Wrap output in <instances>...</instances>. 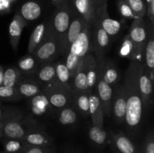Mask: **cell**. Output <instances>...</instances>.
<instances>
[{
	"label": "cell",
	"mask_w": 154,
	"mask_h": 153,
	"mask_svg": "<svg viewBox=\"0 0 154 153\" xmlns=\"http://www.w3.org/2000/svg\"><path fill=\"white\" fill-rule=\"evenodd\" d=\"M138 83L139 89L141 92V100L143 104L144 112H147L149 106H152L153 101V83L150 80L147 72L144 68V62L141 64L140 68L139 75H138Z\"/></svg>",
	"instance_id": "12"
},
{
	"label": "cell",
	"mask_w": 154,
	"mask_h": 153,
	"mask_svg": "<svg viewBox=\"0 0 154 153\" xmlns=\"http://www.w3.org/2000/svg\"><path fill=\"white\" fill-rule=\"evenodd\" d=\"M144 51L137 47L128 34L124 38L119 50L120 56L129 58L131 62L136 61L144 62Z\"/></svg>",
	"instance_id": "20"
},
{
	"label": "cell",
	"mask_w": 154,
	"mask_h": 153,
	"mask_svg": "<svg viewBox=\"0 0 154 153\" xmlns=\"http://www.w3.org/2000/svg\"><path fill=\"white\" fill-rule=\"evenodd\" d=\"M8 1L9 2H11V3H12V2H14L15 1H16V0H8Z\"/></svg>",
	"instance_id": "49"
},
{
	"label": "cell",
	"mask_w": 154,
	"mask_h": 153,
	"mask_svg": "<svg viewBox=\"0 0 154 153\" xmlns=\"http://www.w3.org/2000/svg\"><path fill=\"white\" fill-rule=\"evenodd\" d=\"M42 92L47 97L51 107L54 109H62L69 105L72 100V94L66 91L56 79L49 83L45 84Z\"/></svg>",
	"instance_id": "5"
},
{
	"label": "cell",
	"mask_w": 154,
	"mask_h": 153,
	"mask_svg": "<svg viewBox=\"0 0 154 153\" xmlns=\"http://www.w3.org/2000/svg\"><path fill=\"white\" fill-rule=\"evenodd\" d=\"M2 136V128H0V137H1Z\"/></svg>",
	"instance_id": "47"
},
{
	"label": "cell",
	"mask_w": 154,
	"mask_h": 153,
	"mask_svg": "<svg viewBox=\"0 0 154 153\" xmlns=\"http://www.w3.org/2000/svg\"><path fill=\"white\" fill-rule=\"evenodd\" d=\"M146 15L148 17L150 23H154V0H151L150 2L147 4V11Z\"/></svg>",
	"instance_id": "41"
},
{
	"label": "cell",
	"mask_w": 154,
	"mask_h": 153,
	"mask_svg": "<svg viewBox=\"0 0 154 153\" xmlns=\"http://www.w3.org/2000/svg\"><path fill=\"white\" fill-rule=\"evenodd\" d=\"M83 62L85 66L88 92L91 93L92 92L96 91V83L100 76V72L102 67L100 66L94 53L91 51L84 58Z\"/></svg>",
	"instance_id": "10"
},
{
	"label": "cell",
	"mask_w": 154,
	"mask_h": 153,
	"mask_svg": "<svg viewBox=\"0 0 154 153\" xmlns=\"http://www.w3.org/2000/svg\"><path fill=\"white\" fill-rule=\"evenodd\" d=\"M1 116H2V110L1 109H0V118H1Z\"/></svg>",
	"instance_id": "50"
},
{
	"label": "cell",
	"mask_w": 154,
	"mask_h": 153,
	"mask_svg": "<svg viewBox=\"0 0 154 153\" xmlns=\"http://www.w3.org/2000/svg\"><path fill=\"white\" fill-rule=\"evenodd\" d=\"M96 92L100 100L104 116H110L111 115V104L114 95V88L99 76L96 83Z\"/></svg>",
	"instance_id": "16"
},
{
	"label": "cell",
	"mask_w": 154,
	"mask_h": 153,
	"mask_svg": "<svg viewBox=\"0 0 154 153\" xmlns=\"http://www.w3.org/2000/svg\"><path fill=\"white\" fill-rule=\"evenodd\" d=\"M74 14L75 10L73 7L69 4V2H64L56 7L51 24L60 43L69 28Z\"/></svg>",
	"instance_id": "4"
},
{
	"label": "cell",
	"mask_w": 154,
	"mask_h": 153,
	"mask_svg": "<svg viewBox=\"0 0 154 153\" xmlns=\"http://www.w3.org/2000/svg\"><path fill=\"white\" fill-rule=\"evenodd\" d=\"M11 3L8 0H0V12H8L11 8Z\"/></svg>",
	"instance_id": "42"
},
{
	"label": "cell",
	"mask_w": 154,
	"mask_h": 153,
	"mask_svg": "<svg viewBox=\"0 0 154 153\" xmlns=\"http://www.w3.org/2000/svg\"><path fill=\"white\" fill-rule=\"evenodd\" d=\"M0 98L10 101H19L23 98L16 87H8L5 86H0Z\"/></svg>",
	"instance_id": "37"
},
{
	"label": "cell",
	"mask_w": 154,
	"mask_h": 153,
	"mask_svg": "<svg viewBox=\"0 0 154 153\" xmlns=\"http://www.w3.org/2000/svg\"><path fill=\"white\" fill-rule=\"evenodd\" d=\"M20 118V113L14 112L13 116L5 122L2 128V135L5 139L23 140L26 132L29 130L26 128Z\"/></svg>",
	"instance_id": "9"
},
{
	"label": "cell",
	"mask_w": 154,
	"mask_h": 153,
	"mask_svg": "<svg viewBox=\"0 0 154 153\" xmlns=\"http://www.w3.org/2000/svg\"><path fill=\"white\" fill-rule=\"evenodd\" d=\"M16 88L22 98H32L42 92L38 82L29 79L20 80Z\"/></svg>",
	"instance_id": "26"
},
{
	"label": "cell",
	"mask_w": 154,
	"mask_h": 153,
	"mask_svg": "<svg viewBox=\"0 0 154 153\" xmlns=\"http://www.w3.org/2000/svg\"><path fill=\"white\" fill-rule=\"evenodd\" d=\"M60 53V40L52 29L51 22H48L44 39L32 52L39 62H48Z\"/></svg>",
	"instance_id": "3"
},
{
	"label": "cell",
	"mask_w": 154,
	"mask_h": 153,
	"mask_svg": "<svg viewBox=\"0 0 154 153\" xmlns=\"http://www.w3.org/2000/svg\"><path fill=\"white\" fill-rule=\"evenodd\" d=\"M92 47L91 26L87 25L84 28L78 38L71 45L65 61L70 72L72 79L84 58L90 52Z\"/></svg>",
	"instance_id": "2"
},
{
	"label": "cell",
	"mask_w": 154,
	"mask_h": 153,
	"mask_svg": "<svg viewBox=\"0 0 154 153\" xmlns=\"http://www.w3.org/2000/svg\"><path fill=\"white\" fill-rule=\"evenodd\" d=\"M3 75H4V70H3L2 68L0 67V86H2Z\"/></svg>",
	"instance_id": "44"
},
{
	"label": "cell",
	"mask_w": 154,
	"mask_h": 153,
	"mask_svg": "<svg viewBox=\"0 0 154 153\" xmlns=\"http://www.w3.org/2000/svg\"><path fill=\"white\" fill-rule=\"evenodd\" d=\"M56 70V80L59 82L60 85L64 88L66 91L72 94V76L70 72L66 66L64 61H60L55 64Z\"/></svg>",
	"instance_id": "22"
},
{
	"label": "cell",
	"mask_w": 154,
	"mask_h": 153,
	"mask_svg": "<svg viewBox=\"0 0 154 153\" xmlns=\"http://www.w3.org/2000/svg\"><path fill=\"white\" fill-rule=\"evenodd\" d=\"M23 140L27 145L38 147H50L52 146L54 140L51 135L42 130L36 128H30L26 132Z\"/></svg>",
	"instance_id": "18"
},
{
	"label": "cell",
	"mask_w": 154,
	"mask_h": 153,
	"mask_svg": "<svg viewBox=\"0 0 154 153\" xmlns=\"http://www.w3.org/2000/svg\"><path fill=\"white\" fill-rule=\"evenodd\" d=\"M72 94L82 92H88L87 74H86L85 66L83 61L78 66L72 78Z\"/></svg>",
	"instance_id": "24"
},
{
	"label": "cell",
	"mask_w": 154,
	"mask_h": 153,
	"mask_svg": "<svg viewBox=\"0 0 154 153\" xmlns=\"http://www.w3.org/2000/svg\"><path fill=\"white\" fill-rule=\"evenodd\" d=\"M89 100H90V116H91L93 125L103 128V109L96 91L90 93Z\"/></svg>",
	"instance_id": "21"
},
{
	"label": "cell",
	"mask_w": 154,
	"mask_h": 153,
	"mask_svg": "<svg viewBox=\"0 0 154 153\" xmlns=\"http://www.w3.org/2000/svg\"><path fill=\"white\" fill-rule=\"evenodd\" d=\"M87 25L88 23L75 12L69 28L60 43V53L63 56L67 55L71 45L76 40L81 32Z\"/></svg>",
	"instance_id": "7"
},
{
	"label": "cell",
	"mask_w": 154,
	"mask_h": 153,
	"mask_svg": "<svg viewBox=\"0 0 154 153\" xmlns=\"http://www.w3.org/2000/svg\"><path fill=\"white\" fill-rule=\"evenodd\" d=\"M108 4L105 3L99 8L95 20L97 21L110 38L117 36L121 30L120 21L111 19L108 13Z\"/></svg>",
	"instance_id": "13"
},
{
	"label": "cell",
	"mask_w": 154,
	"mask_h": 153,
	"mask_svg": "<svg viewBox=\"0 0 154 153\" xmlns=\"http://www.w3.org/2000/svg\"><path fill=\"white\" fill-rule=\"evenodd\" d=\"M30 109L32 112L35 116H42L48 112L49 110L52 109L48 102V98L42 92L34 97L31 98Z\"/></svg>",
	"instance_id": "27"
},
{
	"label": "cell",
	"mask_w": 154,
	"mask_h": 153,
	"mask_svg": "<svg viewBox=\"0 0 154 153\" xmlns=\"http://www.w3.org/2000/svg\"><path fill=\"white\" fill-rule=\"evenodd\" d=\"M150 1H151V0H145V3H146V5H147V4H148L149 2H150Z\"/></svg>",
	"instance_id": "46"
},
{
	"label": "cell",
	"mask_w": 154,
	"mask_h": 153,
	"mask_svg": "<svg viewBox=\"0 0 154 153\" xmlns=\"http://www.w3.org/2000/svg\"><path fill=\"white\" fill-rule=\"evenodd\" d=\"M59 122L63 125L75 124L78 120V114L75 107L68 105L60 110L58 114Z\"/></svg>",
	"instance_id": "32"
},
{
	"label": "cell",
	"mask_w": 154,
	"mask_h": 153,
	"mask_svg": "<svg viewBox=\"0 0 154 153\" xmlns=\"http://www.w3.org/2000/svg\"><path fill=\"white\" fill-rule=\"evenodd\" d=\"M100 77L111 86L120 80V75L118 69L111 60L105 58L100 72Z\"/></svg>",
	"instance_id": "23"
},
{
	"label": "cell",
	"mask_w": 154,
	"mask_h": 153,
	"mask_svg": "<svg viewBox=\"0 0 154 153\" xmlns=\"http://www.w3.org/2000/svg\"><path fill=\"white\" fill-rule=\"evenodd\" d=\"M51 2H52V4L54 5H55L57 7V6L64 3V0H51Z\"/></svg>",
	"instance_id": "43"
},
{
	"label": "cell",
	"mask_w": 154,
	"mask_h": 153,
	"mask_svg": "<svg viewBox=\"0 0 154 153\" xmlns=\"http://www.w3.org/2000/svg\"><path fill=\"white\" fill-rule=\"evenodd\" d=\"M19 153H55V150L52 146L38 147L27 145Z\"/></svg>",
	"instance_id": "39"
},
{
	"label": "cell",
	"mask_w": 154,
	"mask_h": 153,
	"mask_svg": "<svg viewBox=\"0 0 154 153\" xmlns=\"http://www.w3.org/2000/svg\"><path fill=\"white\" fill-rule=\"evenodd\" d=\"M89 92L75 93L72 94V100L75 103V109L84 116L90 115V97Z\"/></svg>",
	"instance_id": "28"
},
{
	"label": "cell",
	"mask_w": 154,
	"mask_h": 153,
	"mask_svg": "<svg viewBox=\"0 0 154 153\" xmlns=\"http://www.w3.org/2000/svg\"><path fill=\"white\" fill-rule=\"evenodd\" d=\"M147 28V38L144 46V64L151 82L154 80V32L153 24L150 23Z\"/></svg>",
	"instance_id": "17"
},
{
	"label": "cell",
	"mask_w": 154,
	"mask_h": 153,
	"mask_svg": "<svg viewBox=\"0 0 154 153\" xmlns=\"http://www.w3.org/2000/svg\"><path fill=\"white\" fill-rule=\"evenodd\" d=\"M47 26L48 23L42 22V23L38 24L36 26L35 28L33 29L31 35H30L29 41L28 44V52L29 54H32L35 50L38 47L42 40L44 39V37L45 35L47 30Z\"/></svg>",
	"instance_id": "29"
},
{
	"label": "cell",
	"mask_w": 154,
	"mask_h": 153,
	"mask_svg": "<svg viewBox=\"0 0 154 153\" xmlns=\"http://www.w3.org/2000/svg\"><path fill=\"white\" fill-rule=\"evenodd\" d=\"M115 153H119V152H116V151H115Z\"/></svg>",
	"instance_id": "52"
},
{
	"label": "cell",
	"mask_w": 154,
	"mask_h": 153,
	"mask_svg": "<svg viewBox=\"0 0 154 153\" xmlns=\"http://www.w3.org/2000/svg\"><path fill=\"white\" fill-rule=\"evenodd\" d=\"M72 7L75 13L90 26L96 18L99 6L96 0H72Z\"/></svg>",
	"instance_id": "11"
},
{
	"label": "cell",
	"mask_w": 154,
	"mask_h": 153,
	"mask_svg": "<svg viewBox=\"0 0 154 153\" xmlns=\"http://www.w3.org/2000/svg\"><path fill=\"white\" fill-rule=\"evenodd\" d=\"M91 29L92 47H93V52L100 66L102 67L105 60V54L109 47L111 38L101 27L97 21L95 20L93 22Z\"/></svg>",
	"instance_id": "6"
},
{
	"label": "cell",
	"mask_w": 154,
	"mask_h": 153,
	"mask_svg": "<svg viewBox=\"0 0 154 153\" xmlns=\"http://www.w3.org/2000/svg\"><path fill=\"white\" fill-rule=\"evenodd\" d=\"M132 9L135 18H144L146 16L147 5L144 0H125Z\"/></svg>",
	"instance_id": "35"
},
{
	"label": "cell",
	"mask_w": 154,
	"mask_h": 153,
	"mask_svg": "<svg viewBox=\"0 0 154 153\" xmlns=\"http://www.w3.org/2000/svg\"><path fill=\"white\" fill-rule=\"evenodd\" d=\"M88 136L93 144L99 147L105 146L108 142L109 134L103 128L93 125L90 128Z\"/></svg>",
	"instance_id": "31"
},
{
	"label": "cell",
	"mask_w": 154,
	"mask_h": 153,
	"mask_svg": "<svg viewBox=\"0 0 154 153\" xmlns=\"http://www.w3.org/2000/svg\"><path fill=\"white\" fill-rule=\"evenodd\" d=\"M109 136L112 141L114 150L119 153H144V147H140L132 142L122 132H110Z\"/></svg>",
	"instance_id": "14"
},
{
	"label": "cell",
	"mask_w": 154,
	"mask_h": 153,
	"mask_svg": "<svg viewBox=\"0 0 154 153\" xmlns=\"http://www.w3.org/2000/svg\"><path fill=\"white\" fill-rule=\"evenodd\" d=\"M21 72L17 68H9L4 72L2 86L16 87L21 80Z\"/></svg>",
	"instance_id": "34"
},
{
	"label": "cell",
	"mask_w": 154,
	"mask_h": 153,
	"mask_svg": "<svg viewBox=\"0 0 154 153\" xmlns=\"http://www.w3.org/2000/svg\"><path fill=\"white\" fill-rule=\"evenodd\" d=\"M141 62H131L125 73L124 88L126 98V111L125 122L126 128L131 134L138 132L141 122L144 109L138 83V75Z\"/></svg>",
	"instance_id": "1"
},
{
	"label": "cell",
	"mask_w": 154,
	"mask_h": 153,
	"mask_svg": "<svg viewBox=\"0 0 154 153\" xmlns=\"http://www.w3.org/2000/svg\"><path fill=\"white\" fill-rule=\"evenodd\" d=\"M26 26V22L18 13L13 16L10 22L8 28L9 38H10L11 44L15 52L17 51L20 39Z\"/></svg>",
	"instance_id": "19"
},
{
	"label": "cell",
	"mask_w": 154,
	"mask_h": 153,
	"mask_svg": "<svg viewBox=\"0 0 154 153\" xmlns=\"http://www.w3.org/2000/svg\"><path fill=\"white\" fill-rule=\"evenodd\" d=\"M126 111V98L124 86L120 85L114 89V95L111 104V114L114 121L118 124L125 122Z\"/></svg>",
	"instance_id": "8"
},
{
	"label": "cell",
	"mask_w": 154,
	"mask_h": 153,
	"mask_svg": "<svg viewBox=\"0 0 154 153\" xmlns=\"http://www.w3.org/2000/svg\"><path fill=\"white\" fill-rule=\"evenodd\" d=\"M38 64V62L35 58L34 56L32 54H29L24 56L18 61L17 68L21 73L26 75H31L37 72Z\"/></svg>",
	"instance_id": "30"
},
{
	"label": "cell",
	"mask_w": 154,
	"mask_h": 153,
	"mask_svg": "<svg viewBox=\"0 0 154 153\" xmlns=\"http://www.w3.org/2000/svg\"><path fill=\"white\" fill-rule=\"evenodd\" d=\"M42 7L35 1H27L22 4L19 14L26 22L34 21L42 14Z\"/></svg>",
	"instance_id": "25"
},
{
	"label": "cell",
	"mask_w": 154,
	"mask_h": 153,
	"mask_svg": "<svg viewBox=\"0 0 154 153\" xmlns=\"http://www.w3.org/2000/svg\"><path fill=\"white\" fill-rule=\"evenodd\" d=\"M27 144L23 140L5 139L4 148L5 153H19L23 149Z\"/></svg>",
	"instance_id": "36"
},
{
	"label": "cell",
	"mask_w": 154,
	"mask_h": 153,
	"mask_svg": "<svg viewBox=\"0 0 154 153\" xmlns=\"http://www.w3.org/2000/svg\"><path fill=\"white\" fill-rule=\"evenodd\" d=\"M72 0H64V2H69L70 3Z\"/></svg>",
	"instance_id": "48"
},
{
	"label": "cell",
	"mask_w": 154,
	"mask_h": 153,
	"mask_svg": "<svg viewBox=\"0 0 154 153\" xmlns=\"http://www.w3.org/2000/svg\"><path fill=\"white\" fill-rule=\"evenodd\" d=\"M133 20L128 35L137 47L144 52V46L147 38V22L144 18H135Z\"/></svg>",
	"instance_id": "15"
},
{
	"label": "cell",
	"mask_w": 154,
	"mask_h": 153,
	"mask_svg": "<svg viewBox=\"0 0 154 153\" xmlns=\"http://www.w3.org/2000/svg\"><path fill=\"white\" fill-rule=\"evenodd\" d=\"M144 153H154V135L151 130L147 135L144 146Z\"/></svg>",
	"instance_id": "40"
},
{
	"label": "cell",
	"mask_w": 154,
	"mask_h": 153,
	"mask_svg": "<svg viewBox=\"0 0 154 153\" xmlns=\"http://www.w3.org/2000/svg\"><path fill=\"white\" fill-rule=\"evenodd\" d=\"M56 77L55 64L47 63L37 71V78L39 82L48 84L52 82Z\"/></svg>",
	"instance_id": "33"
},
{
	"label": "cell",
	"mask_w": 154,
	"mask_h": 153,
	"mask_svg": "<svg viewBox=\"0 0 154 153\" xmlns=\"http://www.w3.org/2000/svg\"><path fill=\"white\" fill-rule=\"evenodd\" d=\"M119 12L123 18L126 19H135V16L132 9L125 0H119L117 3Z\"/></svg>",
	"instance_id": "38"
},
{
	"label": "cell",
	"mask_w": 154,
	"mask_h": 153,
	"mask_svg": "<svg viewBox=\"0 0 154 153\" xmlns=\"http://www.w3.org/2000/svg\"><path fill=\"white\" fill-rule=\"evenodd\" d=\"M0 153H5V152H0Z\"/></svg>",
	"instance_id": "51"
},
{
	"label": "cell",
	"mask_w": 154,
	"mask_h": 153,
	"mask_svg": "<svg viewBox=\"0 0 154 153\" xmlns=\"http://www.w3.org/2000/svg\"><path fill=\"white\" fill-rule=\"evenodd\" d=\"M96 2H97V4H99V6H102V4H105V3H107L108 0H96Z\"/></svg>",
	"instance_id": "45"
}]
</instances>
